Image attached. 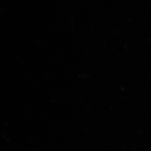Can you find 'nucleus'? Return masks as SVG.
<instances>
[]
</instances>
